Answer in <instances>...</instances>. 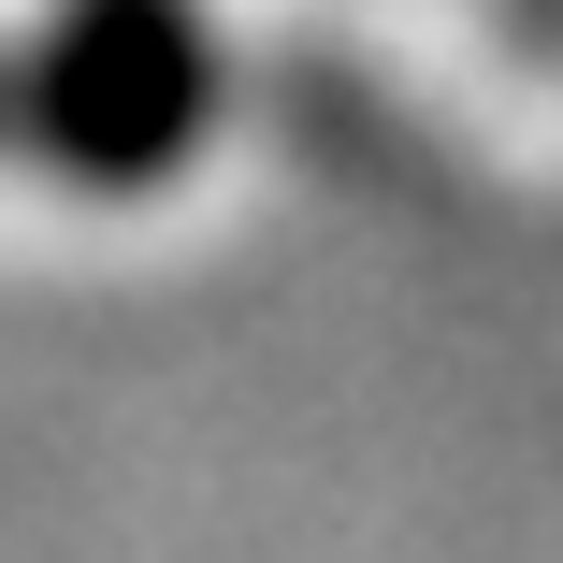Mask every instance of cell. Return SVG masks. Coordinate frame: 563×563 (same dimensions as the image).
<instances>
[{
	"mask_svg": "<svg viewBox=\"0 0 563 563\" xmlns=\"http://www.w3.org/2000/svg\"><path fill=\"white\" fill-rule=\"evenodd\" d=\"M0 131H15V58H0Z\"/></svg>",
	"mask_w": 563,
	"mask_h": 563,
	"instance_id": "obj_2",
	"label": "cell"
},
{
	"mask_svg": "<svg viewBox=\"0 0 563 563\" xmlns=\"http://www.w3.org/2000/svg\"><path fill=\"white\" fill-rule=\"evenodd\" d=\"M15 131L87 188H159L217 131V44L188 0H58L44 58H15Z\"/></svg>",
	"mask_w": 563,
	"mask_h": 563,
	"instance_id": "obj_1",
	"label": "cell"
}]
</instances>
